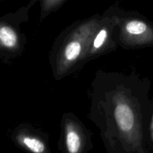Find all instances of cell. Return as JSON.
<instances>
[{
    "instance_id": "obj_1",
    "label": "cell",
    "mask_w": 153,
    "mask_h": 153,
    "mask_svg": "<svg viewBox=\"0 0 153 153\" xmlns=\"http://www.w3.org/2000/svg\"><path fill=\"white\" fill-rule=\"evenodd\" d=\"M97 20L82 24L69 37L63 46L58 61V72L65 73L73 67L89 49L95 33L99 29Z\"/></svg>"
},
{
    "instance_id": "obj_2",
    "label": "cell",
    "mask_w": 153,
    "mask_h": 153,
    "mask_svg": "<svg viewBox=\"0 0 153 153\" xmlns=\"http://www.w3.org/2000/svg\"><path fill=\"white\" fill-rule=\"evenodd\" d=\"M91 143L85 131L76 123L70 121L64 125L63 153H88Z\"/></svg>"
},
{
    "instance_id": "obj_3",
    "label": "cell",
    "mask_w": 153,
    "mask_h": 153,
    "mask_svg": "<svg viewBox=\"0 0 153 153\" xmlns=\"http://www.w3.org/2000/svg\"><path fill=\"white\" fill-rule=\"evenodd\" d=\"M123 34L126 40L137 45H153V25L146 21L134 19L123 27Z\"/></svg>"
},
{
    "instance_id": "obj_4",
    "label": "cell",
    "mask_w": 153,
    "mask_h": 153,
    "mask_svg": "<svg viewBox=\"0 0 153 153\" xmlns=\"http://www.w3.org/2000/svg\"><path fill=\"white\" fill-rule=\"evenodd\" d=\"M17 140L22 147L31 153H50L46 142L33 134H19Z\"/></svg>"
},
{
    "instance_id": "obj_5",
    "label": "cell",
    "mask_w": 153,
    "mask_h": 153,
    "mask_svg": "<svg viewBox=\"0 0 153 153\" xmlns=\"http://www.w3.org/2000/svg\"><path fill=\"white\" fill-rule=\"evenodd\" d=\"M18 35L15 30L7 25H0V45L7 49H13L18 44Z\"/></svg>"
},
{
    "instance_id": "obj_6",
    "label": "cell",
    "mask_w": 153,
    "mask_h": 153,
    "mask_svg": "<svg viewBox=\"0 0 153 153\" xmlns=\"http://www.w3.org/2000/svg\"><path fill=\"white\" fill-rule=\"evenodd\" d=\"M109 35V31L108 27H102L96 32V35H94L91 46H90V52L92 54L100 51L105 44Z\"/></svg>"
},
{
    "instance_id": "obj_7",
    "label": "cell",
    "mask_w": 153,
    "mask_h": 153,
    "mask_svg": "<svg viewBox=\"0 0 153 153\" xmlns=\"http://www.w3.org/2000/svg\"><path fill=\"white\" fill-rule=\"evenodd\" d=\"M63 0H42V4L44 10H48L58 5Z\"/></svg>"
},
{
    "instance_id": "obj_8",
    "label": "cell",
    "mask_w": 153,
    "mask_h": 153,
    "mask_svg": "<svg viewBox=\"0 0 153 153\" xmlns=\"http://www.w3.org/2000/svg\"><path fill=\"white\" fill-rule=\"evenodd\" d=\"M149 130H150V131H153V113L152 114V117H151L150 126H149Z\"/></svg>"
},
{
    "instance_id": "obj_9",
    "label": "cell",
    "mask_w": 153,
    "mask_h": 153,
    "mask_svg": "<svg viewBox=\"0 0 153 153\" xmlns=\"http://www.w3.org/2000/svg\"><path fill=\"white\" fill-rule=\"evenodd\" d=\"M149 137H150V141H151V143H152V146H153V131H150V136H149ZM153 152V151H152Z\"/></svg>"
},
{
    "instance_id": "obj_10",
    "label": "cell",
    "mask_w": 153,
    "mask_h": 153,
    "mask_svg": "<svg viewBox=\"0 0 153 153\" xmlns=\"http://www.w3.org/2000/svg\"><path fill=\"white\" fill-rule=\"evenodd\" d=\"M152 153H153V152H152Z\"/></svg>"
}]
</instances>
